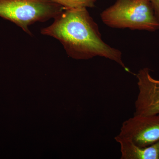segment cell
<instances>
[{
  "instance_id": "obj_6",
  "label": "cell",
  "mask_w": 159,
  "mask_h": 159,
  "mask_svg": "<svg viewBox=\"0 0 159 159\" xmlns=\"http://www.w3.org/2000/svg\"><path fill=\"white\" fill-rule=\"evenodd\" d=\"M115 139L120 145L121 159H159V141L149 146L141 147L119 135Z\"/></svg>"
},
{
  "instance_id": "obj_7",
  "label": "cell",
  "mask_w": 159,
  "mask_h": 159,
  "mask_svg": "<svg viewBox=\"0 0 159 159\" xmlns=\"http://www.w3.org/2000/svg\"><path fill=\"white\" fill-rule=\"evenodd\" d=\"M65 9L93 8L95 7L97 0H50Z\"/></svg>"
},
{
  "instance_id": "obj_2",
  "label": "cell",
  "mask_w": 159,
  "mask_h": 159,
  "mask_svg": "<svg viewBox=\"0 0 159 159\" xmlns=\"http://www.w3.org/2000/svg\"><path fill=\"white\" fill-rule=\"evenodd\" d=\"M100 17L105 25L115 29L150 32L159 29V21L149 0H116Z\"/></svg>"
},
{
  "instance_id": "obj_1",
  "label": "cell",
  "mask_w": 159,
  "mask_h": 159,
  "mask_svg": "<svg viewBox=\"0 0 159 159\" xmlns=\"http://www.w3.org/2000/svg\"><path fill=\"white\" fill-rule=\"evenodd\" d=\"M41 34L54 38L62 45L67 54L77 60L105 57L130 72L122 59V53L104 42L99 27L87 8L64 9Z\"/></svg>"
},
{
  "instance_id": "obj_8",
  "label": "cell",
  "mask_w": 159,
  "mask_h": 159,
  "mask_svg": "<svg viewBox=\"0 0 159 159\" xmlns=\"http://www.w3.org/2000/svg\"><path fill=\"white\" fill-rule=\"evenodd\" d=\"M149 1H150L153 7L156 16L159 21V0H149Z\"/></svg>"
},
{
  "instance_id": "obj_5",
  "label": "cell",
  "mask_w": 159,
  "mask_h": 159,
  "mask_svg": "<svg viewBox=\"0 0 159 159\" xmlns=\"http://www.w3.org/2000/svg\"><path fill=\"white\" fill-rule=\"evenodd\" d=\"M136 76L139 93L135 102L134 115L159 114V80L152 77L148 68L141 69Z\"/></svg>"
},
{
  "instance_id": "obj_4",
  "label": "cell",
  "mask_w": 159,
  "mask_h": 159,
  "mask_svg": "<svg viewBox=\"0 0 159 159\" xmlns=\"http://www.w3.org/2000/svg\"><path fill=\"white\" fill-rule=\"evenodd\" d=\"M118 135L141 147L154 144L159 141V114L134 115L123 122Z\"/></svg>"
},
{
  "instance_id": "obj_3",
  "label": "cell",
  "mask_w": 159,
  "mask_h": 159,
  "mask_svg": "<svg viewBox=\"0 0 159 159\" xmlns=\"http://www.w3.org/2000/svg\"><path fill=\"white\" fill-rule=\"evenodd\" d=\"M64 9L50 0H0V17L14 23L30 36L31 25L54 19Z\"/></svg>"
}]
</instances>
